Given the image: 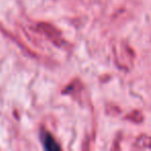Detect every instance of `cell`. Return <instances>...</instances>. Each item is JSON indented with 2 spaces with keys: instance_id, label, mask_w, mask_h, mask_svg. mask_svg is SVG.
Masks as SVG:
<instances>
[{
  "instance_id": "obj_1",
  "label": "cell",
  "mask_w": 151,
  "mask_h": 151,
  "mask_svg": "<svg viewBox=\"0 0 151 151\" xmlns=\"http://www.w3.org/2000/svg\"><path fill=\"white\" fill-rule=\"evenodd\" d=\"M45 146H46V148L48 150H57V149H59V146L56 144L54 139L50 134H47L46 140H45Z\"/></svg>"
}]
</instances>
